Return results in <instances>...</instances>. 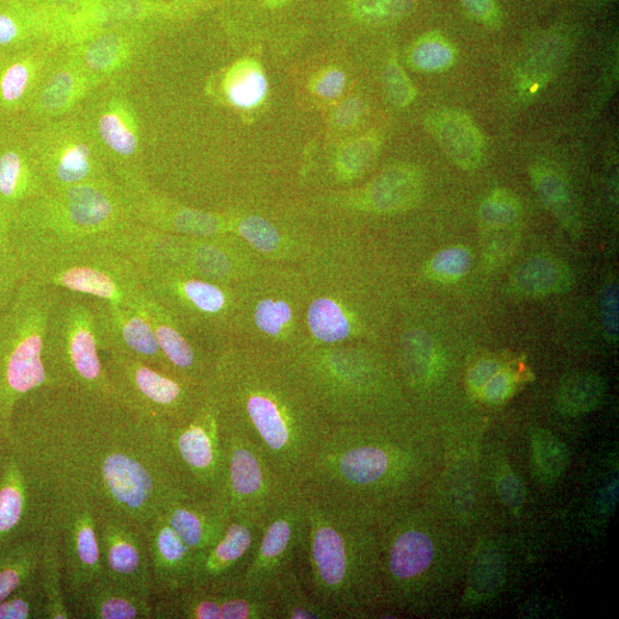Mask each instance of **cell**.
I'll use <instances>...</instances> for the list:
<instances>
[{"mask_svg":"<svg viewBox=\"0 0 619 619\" xmlns=\"http://www.w3.org/2000/svg\"><path fill=\"white\" fill-rule=\"evenodd\" d=\"M168 426L117 402L43 389L16 406L8 443L49 492L145 527L179 495Z\"/></svg>","mask_w":619,"mask_h":619,"instance_id":"cell-1","label":"cell"},{"mask_svg":"<svg viewBox=\"0 0 619 619\" xmlns=\"http://www.w3.org/2000/svg\"><path fill=\"white\" fill-rule=\"evenodd\" d=\"M212 382L223 415L251 436L283 481L301 488L329 425L296 372L222 360Z\"/></svg>","mask_w":619,"mask_h":619,"instance_id":"cell-2","label":"cell"},{"mask_svg":"<svg viewBox=\"0 0 619 619\" xmlns=\"http://www.w3.org/2000/svg\"><path fill=\"white\" fill-rule=\"evenodd\" d=\"M301 492L305 533L297 558L300 574L335 619L357 617L369 600L376 573L371 511Z\"/></svg>","mask_w":619,"mask_h":619,"instance_id":"cell-3","label":"cell"},{"mask_svg":"<svg viewBox=\"0 0 619 619\" xmlns=\"http://www.w3.org/2000/svg\"><path fill=\"white\" fill-rule=\"evenodd\" d=\"M134 222L112 180L47 190L8 218L14 249L69 244L108 235Z\"/></svg>","mask_w":619,"mask_h":619,"instance_id":"cell-4","label":"cell"},{"mask_svg":"<svg viewBox=\"0 0 619 619\" xmlns=\"http://www.w3.org/2000/svg\"><path fill=\"white\" fill-rule=\"evenodd\" d=\"M23 280L142 310L147 301L139 269L97 237L15 249Z\"/></svg>","mask_w":619,"mask_h":619,"instance_id":"cell-5","label":"cell"},{"mask_svg":"<svg viewBox=\"0 0 619 619\" xmlns=\"http://www.w3.org/2000/svg\"><path fill=\"white\" fill-rule=\"evenodd\" d=\"M55 290L23 280L0 315V438L8 442L18 404L32 393L54 389L43 351Z\"/></svg>","mask_w":619,"mask_h":619,"instance_id":"cell-6","label":"cell"},{"mask_svg":"<svg viewBox=\"0 0 619 619\" xmlns=\"http://www.w3.org/2000/svg\"><path fill=\"white\" fill-rule=\"evenodd\" d=\"M101 353L93 299L55 290L43 351L54 389L119 403Z\"/></svg>","mask_w":619,"mask_h":619,"instance_id":"cell-7","label":"cell"},{"mask_svg":"<svg viewBox=\"0 0 619 619\" xmlns=\"http://www.w3.org/2000/svg\"><path fill=\"white\" fill-rule=\"evenodd\" d=\"M223 443L225 470L217 502L230 519L265 524L281 503L300 492L281 479L251 436L224 415Z\"/></svg>","mask_w":619,"mask_h":619,"instance_id":"cell-8","label":"cell"},{"mask_svg":"<svg viewBox=\"0 0 619 619\" xmlns=\"http://www.w3.org/2000/svg\"><path fill=\"white\" fill-rule=\"evenodd\" d=\"M167 440L175 473L184 492L217 502L225 454L223 412L213 382L189 419L168 426Z\"/></svg>","mask_w":619,"mask_h":619,"instance_id":"cell-9","label":"cell"},{"mask_svg":"<svg viewBox=\"0 0 619 619\" xmlns=\"http://www.w3.org/2000/svg\"><path fill=\"white\" fill-rule=\"evenodd\" d=\"M119 403L165 426L189 419L210 384H199L115 352H102Z\"/></svg>","mask_w":619,"mask_h":619,"instance_id":"cell-10","label":"cell"},{"mask_svg":"<svg viewBox=\"0 0 619 619\" xmlns=\"http://www.w3.org/2000/svg\"><path fill=\"white\" fill-rule=\"evenodd\" d=\"M153 619H277V612L270 590L251 588L236 576L155 598Z\"/></svg>","mask_w":619,"mask_h":619,"instance_id":"cell-11","label":"cell"},{"mask_svg":"<svg viewBox=\"0 0 619 619\" xmlns=\"http://www.w3.org/2000/svg\"><path fill=\"white\" fill-rule=\"evenodd\" d=\"M52 493V518L57 526L64 562L66 598L70 606L102 577L97 509L87 499Z\"/></svg>","mask_w":619,"mask_h":619,"instance_id":"cell-12","label":"cell"},{"mask_svg":"<svg viewBox=\"0 0 619 619\" xmlns=\"http://www.w3.org/2000/svg\"><path fill=\"white\" fill-rule=\"evenodd\" d=\"M52 516V493L8 443L0 474V549L42 537Z\"/></svg>","mask_w":619,"mask_h":619,"instance_id":"cell-13","label":"cell"},{"mask_svg":"<svg viewBox=\"0 0 619 619\" xmlns=\"http://www.w3.org/2000/svg\"><path fill=\"white\" fill-rule=\"evenodd\" d=\"M304 533L305 508L300 489L268 516L241 575L243 582L251 588L269 590L275 577L297 562Z\"/></svg>","mask_w":619,"mask_h":619,"instance_id":"cell-14","label":"cell"},{"mask_svg":"<svg viewBox=\"0 0 619 619\" xmlns=\"http://www.w3.org/2000/svg\"><path fill=\"white\" fill-rule=\"evenodd\" d=\"M102 577L154 599L145 530L121 516L98 513Z\"/></svg>","mask_w":619,"mask_h":619,"instance_id":"cell-15","label":"cell"},{"mask_svg":"<svg viewBox=\"0 0 619 619\" xmlns=\"http://www.w3.org/2000/svg\"><path fill=\"white\" fill-rule=\"evenodd\" d=\"M94 313L101 352H115L171 374L154 329L139 310L95 300Z\"/></svg>","mask_w":619,"mask_h":619,"instance_id":"cell-16","label":"cell"},{"mask_svg":"<svg viewBox=\"0 0 619 619\" xmlns=\"http://www.w3.org/2000/svg\"><path fill=\"white\" fill-rule=\"evenodd\" d=\"M154 599L192 585L196 556L160 511L145 527Z\"/></svg>","mask_w":619,"mask_h":619,"instance_id":"cell-17","label":"cell"},{"mask_svg":"<svg viewBox=\"0 0 619 619\" xmlns=\"http://www.w3.org/2000/svg\"><path fill=\"white\" fill-rule=\"evenodd\" d=\"M263 522L229 519L216 544L196 561L192 585L241 576L260 540Z\"/></svg>","mask_w":619,"mask_h":619,"instance_id":"cell-18","label":"cell"},{"mask_svg":"<svg viewBox=\"0 0 619 619\" xmlns=\"http://www.w3.org/2000/svg\"><path fill=\"white\" fill-rule=\"evenodd\" d=\"M161 511L169 525L193 551L196 561L217 543L230 519L218 502L190 494L171 499Z\"/></svg>","mask_w":619,"mask_h":619,"instance_id":"cell-19","label":"cell"},{"mask_svg":"<svg viewBox=\"0 0 619 619\" xmlns=\"http://www.w3.org/2000/svg\"><path fill=\"white\" fill-rule=\"evenodd\" d=\"M143 312L154 329L171 374L194 383L210 384L215 369L204 363L203 358L179 331L177 322L167 310L147 297Z\"/></svg>","mask_w":619,"mask_h":619,"instance_id":"cell-20","label":"cell"},{"mask_svg":"<svg viewBox=\"0 0 619 619\" xmlns=\"http://www.w3.org/2000/svg\"><path fill=\"white\" fill-rule=\"evenodd\" d=\"M153 598L99 578L71 606L74 619H153Z\"/></svg>","mask_w":619,"mask_h":619,"instance_id":"cell-21","label":"cell"},{"mask_svg":"<svg viewBox=\"0 0 619 619\" xmlns=\"http://www.w3.org/2000/svg\"><path fill=\"white\" fill-rule=\"evenodd\" d=\"M426 126L457 167L475 170L481 166L485 145L471 116L455 110H441L428 116Z\"/></svg>","mask_w":619,"mask_h":619,"instance_id":"cell-22","label":"cell"},{"mask_svg":"<svg viewBox=\"0 0 619 619\" xmlns=\"http://www.w3.org/2000/svg\"><path fill=\"white\" fill-rule=\"evenodd\" d=\"M35 164L47 190L111 180L85 143H69L50 149Z\"/></svg>","mask_w":619,"mask_h":619,"instance_id":"cell-23","label":"cell"},{"mask_svg":"<svg viewBox=\"0 0 619 619\" xmlns=\"http://www.w3.org/2000/svg\"><path fill=\"white\" fill-rule=\"evenodd\" d=\"M385 572L394 584L415 582L432 563L435 548L430 537L415 528H402L392 534L385 550Z\"/></svg>","mask_w":619,"mask_h":619,"instance_id":"cell-24","label":"cell"},{"mask_svg":"<svg viewBox=\"0 0 619 619\" xmlns=\"http://www.w3.org/2000/svg\"><path fill=\"white\" fill-rule=\"evenodd\" d=\"M574 274L570 267L553 256H534L516 269L509 291L524 299L547 297L570 291Z\"/></svg>","mask_w":619,"mask_h":619,"instance_id":"cell-25","label":"cell"},{"mask_svg":"<svg viewBox=\"0 0 619 619\" xmlns=\"http://www.w3.org/2000/svg\"><path fill=\"white\" fill-rule=\"evenodd\" d=\"M47 189L35 162L16 150L0 155V217L8 218Z\"/></svg>","mask_w":619,"mask_h":619,"instance_id":"cell-26","label":"cell"},{"mask_svg":"<svg viewBox=\"0 0 619 619\" xmlns=\"http://www.w3.org/2000/svg\"><path fill=\"white\" fill-rule=\"evenodd\" d=\"M38 578L46 601V619H74L65 592L60 537L52 516L42 534Z\"/></svg>","mask_w":619,"mask_h":619,"instance_id":"cell-27","label":"cell"},{"mask_svg":"<svg viewBox=\"0 0 619 619\" xmlns=\"http://www.w3.org/2000/svg\"><path fill=\"white\" fill-rule=\"evenodd\" d=\"M424 179L419 169L398 165L384 170L369 190L373 210L383 213L409 209L423 195Z\"/></svg>","mask_w":619,"mask_h":619,"instance_id":"cell-28","label":"cell"},{"mask_svg":"<svg viewBox=\"0 0 619 619\" xmlns=\"http://www.w3.org/2000/svg\"><path fill=\"white\" fill-rule=\"evenodd\" d=\"M269 590L277 619H335L308 590L296 563L280 573Z\"/></svg>","mask_w":619,"mask_h":619,"instance_id":"cell-29","label":"cell"},{"mask_svg":"<svg viewBox=\"0 0 619 619\" xmlns=\"http://www.w3.org/2000/svg\"><path fill=\"white\" fill-rule=\"evenodd\" d=\"M533 187L547 209L572 235L578 236L582 229L577 205L565 179L551 167L536 165L531 168Z\"/></svg>","mask_w":619,"mask_h":619,"instance_id":"cell-30","label":"cell"},{"mask_svg":"<svg viewBox=\"0 0 619 619\" xmlns=\"http://www.w3.org/2000/svg\"><path fill=\"white\" fill-rule=\"evenodd\" d=\"M42 537L0 549V603L38 574Z\"/></svg>","mask_w":619,"mask_h":619,"instance_id":"cell-31","label":"cell"},{"mask_svg":"<svg viewBox=\"0 0 619 619\" xmlns=\"http://www.w3.org/2000/svg\"><path fill=\"white\" fill-rule=\"evenodd\" d=\"M564 55L565 48L556 38H549L539 44L520 69V92L530 95L544 88L561 67Z\"/></svg>","mask_w":619,"mask_h":619,"instance_id":"cell-32","label":"cell"},{"mask_svg":"<svg viewBox=\"0 0 619 619\" xmlns=\"http://www.w3.org/2000/svg\"><path fill=\"white\" fill-rule=\"evenodd\" d=\"M268 93L267 77L260 66L243 63L228 75L226 94L239 109H254L265 100Z\"/></svg>","mask_w":619,"mask_h":619,"instance_id":"cell-33","label":"cell"},{"mask_svg":"<svg viewBox=\"0 0 619 619\" xmlns=\"http://www.w3.org/2000/svg\"><path fill=\"white\" fill-rule=\"evenodd\" d=\"M604 392V382L598 375L578 373L562 382L558 401L563 410L577 415L595 408L600 403Z\"/></svg>","mask_w":619,"mask_h":619,"instance_id":"cell-34","label":"cell"},{"mask_svg":"<svg viewBox=\"0 0 619 619\" xmlns=\"http://www.w3.org/2000/svg\"><path fill=\"white\" fill-rule=\"evenodd\" d=\"M307 322L315 337L326 344L342 341L350 325L342 308L329 299H319L310 305Z\"/></svg>","mask_w":619,"mask_h":619,"instance_id":"cell-35","label":"cell"},{"mask_svg":"<svg viewBox=\"0 0 619 619\" xmlns=\"http://www.w3.org/2000/svg\"><path fill=\"white\" fill-rule=\"evenodd\" d=\"M0 619H46V601L38 574L0 603Z\"/></svg>","mask_w":619,"mask_h":619,"instance_id":"cell-36","label":"cell"},{"mask_svg":"<svg viewBox=\"0 0 619 619\" xmlns=\"http://www.w3.org/2000/svg\"><path fill=\"white\" fill-rule=\"evenodd\" d=\"M457 61L455 48L440 36H427L409 49L408 64L424 72L450 69Z\"/></svg>","mask_w":619,"mask_h":619,"instance_id":"cell-37","label":"cell"},{"mask_svg":"<svg viewBox=\"0 0 619 619\" xmlns=\"http://www.w3.org/2000/svg\"><path fill=\"white\" fill-rule=\"evenodd\" d=\"M22 282L23 274L9 236L7 220L0 217V315L12 303Z\"/></svg>","mask_w":619,"mask_h":619,"instance_id":"cell-38","label":"cell"},{"mask_svg":"<svg viewBox=\"0 0 619 619\" xmlns=\"http://www.w3.org/2000/svg\"><path fill=\"white\" fill-rule=\"evenodd\" d=\"M98 128L103 143L119 157H134L138 149V137L131 119L119 111H109L100 117Z\"/></svg>","mask_w":619,"mask_h":619,"instance_id":"cell-39","label":"cell"},{"mask_svg":"<svg viewBox=\"0 0 619 619\" xmlns=\"http://www.w3.org/2000/svg\"><path fill=\"white\" fill-rule=\"evenodd\" d=\"M522 205L518 198L506 190H496L480 206V218L486 228H509L518 224Z\"/></svg>","mask_w":619,"mask_h":619,"instance_id":"cell-40","label":"cell"},{"mask_svg":"<svg viewBox=\"0 0 619 619\" xmlns=\"http://www.w3.org/2000/svg\"><path fill=\"white\" fill-rule=\"evenodd\" d=\"M381 146V138L376 134H369L346 142L338 151V167L349 177L364 172L376 159Z\"/></svg>","mask_w":619,"mask_h":619,"instance_id":"cell-41","label":"cell"},{"mask_svg":"<svg viewBox=\"0 0 619 619\" xmlns=\"http://www.w3.org/2000/svg\"><path fill=\"white\" fill-rule=\"evenodd\" d=\"M473 263L472 252L469 248L454 246L438 251L427 267L430 279L451 283L461 280L471 271Z\"/></svg>","mask_w":619,"mask_h":619,"instance_id":"cell-42","label":"cell"},{"mask_svg":"<svg viewBox=\"0 0 619 619\" xmlns=\"http://www.w3.org/2000/svg\"><path fill=\"white\" fill-rule=\"evenodd\" d=\"M416 5V0H351V12L365 23L384 24L402 20Z\"/></svg>","mask_w":619,"mask_h":619,"instance_id":"cell-43","label":"cell"},{"mask_svg":"<svg viewBox=\"0 0 619 619\" xmlns=\"http://www.w3.org/2000/svg\"><path fill=\"white\" fill-rule=\"evenodd\" d=\"M79 79L68 70L58 71L42 93V105L48 112H60L67 109L79 95Z\"/></svg>","mask_w":619,"mask_h":619,"instance_id":"cell-44","label":"cell"},{"mask_svg":"<svg viewBox=\"0 0 619 619\" xmlns=\"http://www.w3.org/2000/svg\"><path fill=\"white\" fill-rule=\"evenodd\" d=\"M404 354L408 372L417 379L426 378L435 356L432 339L425 331H412L406 338Z\"/></svg>","mask_w":619,"mask_h":619,"instance_id":"cell-45","label":"cell"},{"mask_svg":"<svg viewBox=\"0 0 619 619\" xmlns=\"http://www.w3.org/2000/svg\"><path fill=\"white\" fill-rule=\"evenodd\" d=\"M383 90L392 105L404 109L417 97V90L402 66L392 59L383 71Z\"/></svg>","mask_w":619,"mask_h":619,"instance_id":"cell-46","label":"cell"},{"mask_svg":"<svg viewBox=\"0 0 619 619\" xmlns=\"http://www.w3.org/2000/svg\"><path fill=\"white\" fill-rule=\"evenodd\" d=\"M124 58V42L121 37L106 34L88 45L85 52L87 65L98 71L109 70Z\"/></svg>","mask_w":619,"mask_h":619,"instance_id":"cell-47","label":"cell"},{"mask_svg":"<svg viewBox=\"0 0 619 619\" xmlns=\"http://www.w3.org/2000/svg\"><path fill=\"white\" fill-rule=\"evenodd\" d=\"M239 234L251 246L261 251H273L280 236L275 227L262 217L249 216L239 224Z\"/></svg>","mask_w":619,"mask_h":619,"instance_id":"cell-48","label":"cell"},{"mask_svg":"<svg viewBox=\"0 0 619 619\" xmlns=\"http://www.w3.org/2000/svg\"><path fill=\"white\" fill-rule=\"evenodd\" d=\"M292 319V308L286 302L265 300L257 305L255 323L258 328L272 335L280 334Z\"/></svg>","mask_w":619,"mask_h":619,"instance_id":"cell-49","label":"cell"},{"mask_svg":"<svg viewBox=\"0 0 619 619\" xmlns=\"http://www.w3.org/2000/svg\"><path fill=\"white\" fill-rule=\"evenodd\" d=\"M600 318L607 340L617 342L619 335V293L618 285L609 282L600 296Z\"/></svg>","mask_w":619,"mask_h":619,"instance_id":"cell-50","label":"cell"},{"mask_svg":"<svg viewBox=\"0 0 619 619\" xmlns=\"http://www.w3.org/2000/svg\"><path fill=\"white\" fill-rule=\"evenodd\" d=\"M32 67L27 63H16L9 67L0 81V93L8 102H15L27 91L32 80Z\"/></svg>","mask_w":619,"mask_h":619,"instance_id":"cell-51","label":"cell"},{"mask_svg":"<svg viewBox=\"0 0 619 619\" xmlns=\"http://www.w3.org/2000/svg\"><path fill=\"white\" fill-rule=\"evenodd\" d=\"M346 87V75L340 69H328L314 83L315 93L326 100L338 99Z\"/></svg>","mask_w":619,"mask_h":619,"instance_id":"cell-52","label":"cell"},{"mask_svg":"<svg viewBox=\"0 0 619 619\" xmlns=\"http://www.w3.org/2000/svg\"><path fill=\"white\" fill-rule=\"evenodd\" d=\"M464 8L479 22L489 29H498L502 24V13L495 0H462Z\"/></svg>","mask_w":619,"mask_h":619,"instance_id":"cell-53","label":"cell"},{"mask_svg":"<svg viewBox=\"0 0 619 619\" xmlns=\"http://www.w3.org/2000/svg\"><path fill=\"white\" fill-rule=\"evenodd\" d=\"M365 111V103L358 97L346 99L333 114V122L341 128H349L358 123Z\"/></svg>","mask_w":619,"mask_h":619,"instance_id":"cell-54","label":"cell"},{"mask_svg":"<svg viewBox=\"0 0 619 619\" xmlns=\"http://www.w3.org/2000/svg\"><path fill=\"white\" fill-rule=\"evenodd\" d=\"M499 371H502V368L497 360L485 359L480 361V363L476 364L469 374L471 389L481 393L488 380L496 375Z\"/></svg>","mask_w":619,"mask_h":619,"instance_id":"cell-55","label":"cell"},{"mask_svg":"<svg viewBox=\"0 0 619 619\" xmlns=\"http://www.w3.org/2000/svg\"><path fill=\"white\" fill-rule=\"evenodd\" d=\"M510 390L511 379L509 374L499 371L488 380L481 393L487 402L498 403L508 396Z\"/></svg>","mask_w":619,"mask_h":619,"instance_id":"cell-56","label":"cell"},{"mask_svg":"<svg viewBox=\"0 0 619 619\" xmlns=\"http://www.w3.org/2000/svg\"><path fill=\"white\" fill-rule=\"evenodd\" d=\"M503 500L510 507H519L525 500V488L521 482L513 475L505 476L499 485Z\"/></svg>","mask_w":619,"mask_h":619,"instance_id":"cell-57","label":"cell"},{"mask_svg":"<svg viewBox=\"0 0 619 619\" xmlns=\"http://www.w3.org/2000/svg\"><path fill=\"white\" fill-rule=\"evenodd\" d=\"M20 35V29L14 19L0 13V45L13 43Z\"/></svg>","mask_w":619,"mask_h":619,"instance_id":"cell-58","label":"cell"},{"mask_svg":"<svg viewBox=\"0 0 619 619\" xmlns=\"http://www.w3.org/2000/svg\"><path fill=\"white\" fill-rule=\"evenodd\" d=\"M8 450V442L0 438V474H2L3 462Z\"/></svg>","mask_w":619,"mask_h":619,"instance_id":"cell-59","label":"cell"},{"mask_svg":"<svg viewBox=\"0 0 619 619\" xmlns=\"http://www.w3.org/2000/svg\"><path fill=\"white\" fill-rule=\"evenodd\" d=\"M290 2V0H266V3L271 8H280Z\"/></svg>","mask_w":619,"mask_h":619,"instance_id":"cell-60","label":"cell"},{"mask_svg":"<svg viewBox=\"0 0 619 619\" xmlns=\"http://www.w3.org/2000/svg\"><path fill=\"white\" fill-rule=\"evenodd\" d=\"M590 2L605 3L608 2V0H590Z\"/></svg>","mask_w":619,"mask_h":619,"instance_id":"cell-61","label":"cell"}]
</instances>
